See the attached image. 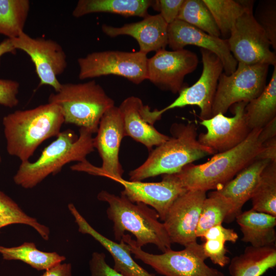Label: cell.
<instances>
[{
	"label": "cell",
	"mask_w": 276,
	"mask_h": 276,
	"mask_svg": "<svg viewBox=\"0 0 276 276\" xmlns=\"http://www.w3.org/2000/svg\"><path fill=\"white\" fill-rule=\"evenodd\" d=\"M261 129L252 130L240 144L214 154L206 163L189 164L172 174L186 190L206 192L219 189L254 161L261 152L262 144L258 137Z\"/></svg>",
	"instance_id": "obj_1"
},
{
	"label": "cell",
	"mask_w": 276,
	"mask_h": 276,
	"mask_svg": "<svg viewBox=\"0 0 276 276\" xmlns=\"http://www.w3.org/2000/svg\"><path fill=\"white\" fill-rule=\"evenodd\" d=\"M97 198L108 203L106 214L113 223L116 240L120 241L124 233L129 232L134 236L135 243L141 248L153 244L162 252L171 249L172 243L154 209L143 203L132 202L121 193L118 196L105 190L100 191Z\"/></svg>",
	"instance_id": "obj_2"
},
{
	"label": "cell",
	"mask_w": 276,
	"mask_h": 276,
	"mask_svg": "<svg viewBox=\"0 0 276 276\" xmlns=\"http://www.w3.org/2000/svg\"><path fill=\"white\" fill-rule=\"evenodd\" d=\"M64 123L59 107L49 102L8 114L3 123L8 153L21 162L29 161L43 142L58 135Z\"/></svg>",
	"instance_id": "obj_3"
},
{
	"label": "cell",
	"mask_w": 276,
	"mask_h": 276,
	"mask_svg": "<svg viewBox=\"0 0 276 276\" xmlns=\"http://www.w3.org/2000/svg\"><path fill=\"white\" fill-rule=\"evenodd\" d=\"M170 131L172 136L151 150L144 163L129 173V180L142 181L159 175L177 173L195 160L215 154L198 142L195 124L175 123Z\"/></svg>",
	"instance_id": "obj_4"
},
{
	"label": "cell",
	"mask_w": 276,
	"mask_h": 276,
	"mask_svg": "<svg viewBox=\"0 0 276 276\" xmlns=\"http://www.w3.org/2000/svg\"><path fill=\"white\" fill-rule=\"evenodd\" d=\"M92 134L84 128H80L78 137L70 129L60 132L37 160L21 162L13 177L14 182L24 189H32L49 175L60 172L65 164L86 160L95 149Z\"/></svg>",
	"instance_id": "obj_5"
},
{
	"label": "cell",
	"mask_w": 276,
	"mask_h": 276,
	"mask_svg": "<svg viewBox=\"0 0 276 276\" xmlns=\"http://www.w3.org/2000/svg\"><path fill=\"white\" fill-rule=\"evenodd\" d=\"M49 103L56 104L65 123L73 124L97 133L104 113L114 105V101L95 80L86 82L61 83L60 89L52 93Z\"/></svg>",
	"instance_id": "obj_6"
},
{
	"label": "cell",
	"mask_w": 276,
	"mask_h": 276,
	"mask_svg": "<svg viewBox=\"0 0 276 276\" xmlns=\"http://www.w3.org/2000/svg\"><path fill=\"white\" fill-rule=\"evenodd\" d=\"M121 240L127 244L135 259L164 276H224L222 272L205 263L207 258L202 245L197 242L188 245L181 250L170 249L156 255L142 250L128 234H124Z\"/></svg>",
	"instance_id": "obj_7"
},
{
	"label": "cell",
	"mask_w": 276,
	"mask_h": 276,
	"mask_svg": "<svg viewBox=\"0 0 276 276\" xmlns=\"http://www.w3.org/2000/svg\"><path fill=\"white\" fill-rule=\"evenodd\" d=\"M269 66L238 63L232 74L227 75L222 73L213 100L212 117L219 113L225 114L236 103L249 102L258 97L267 85Z\"/></svg>",
	"instance_id": "obj_8"
},
{
	"label": "cell",
	"mask_w": 276,
	"mask_h": 276,
	"mask_svg": "<svg viewBox=\"0 0 276 276\" xmlns=\"http://www.w3.org/2000/svg\"><path fill=\"white\" fill-rule=\"evenodd\" d=\"M254 1L237 19L228 39V47L238 63L276 65L275 54L270 42L253 15Z\"/></svg>",
	"instance_id": "obj_9"
},
{
	"label": "cell",
	"mask_w": 276,
	"mask_h": 276,
	"mask_svg": "<svg viewBox=\"0 0 276 276\" xmlns=\"http://www.w3.org/2000/svg\"><path fill=\"white\" fill-rule=\"evenodd\" d=\"M124 136L122 119L118 107L107 110L99 123L94 146L102 160L101 167H97L87 160L72 166L73 171L110 177H122L124 169L119 161V153L121 141Z\"/></svg>",
	"instance_id": "obj_10"
},
{
	"label": "cell",
	"mask_w": 276,
	"mask_h": 276,
	"mask_svg": "<svg viewBox=\"0 0 276 276\" xmlns=\"http://www.w3.org/2000/svg\"><path fill=\"white\" fill-rule=\"evenodd\" d=\"M147 54L140 51L94 52L78 59L80 80L110 75L123 77L135 84L147 80Z\"/></svg>",
	"instance_id": "obj_11"
},
{
	"label": "cell",
	"mask_w": 276,
	"mask_h": 276,
	"mask_svg": "<svg viewBox=\"0 0 276 276\" xmlns=\"http://www.w3.org/2000/svg\"><path fill=\"white\" fill-rule=\"evenodd\" d=\"M200 52L203 64L200 77L192 86L182 88L178 97L168 106L160 110L151 111V116L155 121L159 120L168 110L188 105L199 107L201 120L212 117L213 100L223 67L220 59L212 52L203 49H200Z\"/></svg>",
	"instance_id": "obj_12"
},
{
	"label": "cell",
	"mask_w": 276,
	"mask_h": 276,
	"mask_svg": "<svg viewBox=\"0 0 276 276\" xmlns=\"http://www.w3.org/2000/svg\"><path fill=\"white\" fill-rule=\"evenodd\" d=\"M11 39L16 50L24 51L30 57L40 80L39 86L49 85L55 92L59 91L61 83L57 76L67 65L66 55L61 45L54 40L34 38L25 32Z\"/></svg>",
	"instance_id": "obj_13"
},
{
	"label": "cell",
	"mask_w": 276,
	"mask_h": 276,
	"mask_svg": "<svg viewBox=\"0 0 276 276\" xmlns=\"http://www.w3.org/2000/svg\"><path fill=\"white\" fill-rule=\"evenodd\" d=\"M198 63L197 55L191 51L162 49L148 59L147 80L160 89L179 93L186 87L185 76L192 73Z\"/></svg>",
	"instance_id": "obj_14"
},
{
	"label": "cell",
	"mask_w": 276,
	"mask_h": 276,
	"mask_svg": "<svg viewBox=\"0 0 276 276\" xmlns=\"http://www.w3.org/2000/svg\"><path fill=\"white\" fill-rule=\"evenodd\" d=\"M248 102H241L232 105L234 116L228 117L219 113L200 124L206 129L198 136V142L211 148L215 154L225 152L237 146L248 136L249 127L245 108Z\"/></svg>",
	"instance_id": "obj_15"
},
{
	"label": "cell",
	"mask_w": 276,
	"mask_h": 276,
	"mask_svg": "<svg viewBox=\"0 0 276 276\" xmlns=\"http://www.w3.org/2000/svg\"><path fill=\"white\" fill-rule=\"evenodd\" d=\"M206 192L187 190L172 203L163 222L172 243L185 247L197 242L196 231Z\"/></svg>",
	"instance_id": "obj_16"
},
{
	"label": "cell",
	"mask_w": 276,
	"mask_h": 276,
	"mask_svg": "<svg viewBox=\"0 0 276 276\" xmlns=\"http://www.w3.org/2000/svg\"><path fill=\"white\" fill-rule=\"evenodd\" d=\"M109 179L123 186L121 193L131 202L143 203L154 209L163 221L174 201L187 191L173 174L163 175L162 181L155 182L133 181L123 177Z\"/></svg>",
	"instance_id": "obj_17"
},
{
	"label": "cell",
	"mask_w": 276,
	"mask_h": 276,
	"mask_svg": "<svg viewBox=\"0 0 276 276\" xmlns=\"http://www.w3.org/2000/svg\"><path fill=\"white\" fill-rule=\"evenodd\" d=\"M168 45L172 50L183 49L194 45L209 51L221 60L224 74L229 75L236 69L238 62L230 52L227 40L213 36L183 21L176 19L168 27Z\"/></svg>",
	"instance_id": "obj_18"
},
{
	"label": "cell",
	"mask_w": 276,
	"mask_h": 276,
	"mask_svg": "<svg viewBox=\"0 0 276 276\" xmlns=\"http://www.w3.org/2000/svg\"><path fill=\"white\" fill-rule=\"evenodd\" d=\"M168 25L159 14L148 15L143 19L116 27L103 24L101 28L106 35L114 37L128 35L138 42L139 51L147 54L165 49L168 43Z\"/></svg>",
	"instance_id": "obj_19"
},
{
	"label": "cell",
	"mask_w": 276,
	"mask_h": 276,
	"mask_svg": "<svg viewBox=\"0 0 276 276\" xmlns=\"http://www.w3.org/2000/svg\"><path fill=\"white\" fill-rule=\"evenodd\" d=\"M67 206L78 225V231L91 236L110 254L114 261V270L124 276H156L134 261L127 244L124 241L121 240L119 243L104 236L88 223L74 204L69 203Z\"/></svg>",
	"instance_id": "obj_20"
},
{
	"label": "cell",
	"mask_w": 276,
	"mask_h": 276,
	"mask_svg": "<svg viewBox=\"0 0 276 276\" xmlns=\"http://www.w3.org/2000/svg\"><path fill=\"white\" fill-rule=\"evenodd\" d=\"M142 100L135 96L126 98L118 107L123 122L124 136H130L149 150L167 141L170 136L157 131L142 114Z\"/></svg>",
	"instance_id": "obj_21"
},
{
	"label": "cell",
	"mask_w": 276,
	"mask_h": 276,
	"mask_svg": "<svg viewBox=\"0 0 276 276\" xmlns=\"http://www.w3.org/2000/svg\"><path fill=\"white\" fill-rule=\"evenodd\" d=\"M270 162L268 160L255 159L232 179L216 190L228 200L232 207L231 221L241 213L243 205L251 199L262 172Z\"/></svg>",
	"instance_id": "obj_22"
},
{
	"label": "cell",
	"mask_w": 276,
	"mask_h": 276,
	"mask_svg": "<svg viewBox=\"0 0 276 276\" xmlns=\"http://www.w3.org/2000/svg\"><path fill=\"white\" fill-rule=\"evenodd\" d=\"M235 219L242 233L243 242L257 247L275 245L276 216L251 209L241 212Z\"/></svg>",
	"instance_id": "obj_23"
},
{
	"label": "cell",
	"mask_w": 276,
	"mask_h": 276,
	"mask_svg": "<svg viewBox=\"0 0 276 276\" xmlns=\"http://www.w3.org/2000/svg\"><path fill=\"white\" fill-rule=\"evenodd\" d=\"M228 264L231 276H262L276 266L275 246H247L242 254L230 260Z\"/></svg>",
	"instance_id": "obj_24"
},
{
	"label": "cell",
	"mask_w": 276,
	"mask_h": 276,
	"mask_svg": "<svg viewBox=\"0 0 276 276\" xmlns=\"http://www.w3.org/2000/svg\"><path fill=\"white\" fill-rule=\"evenodd\" d=\"M153 1L150 0H79L72 12L75 17L99 12L124 16L145 17Z\"/></svg>",
	"instance_id": "obj_25"
},
{
	"label": "cell",
	"mask_w": 276,
	"mask_h": 276,
	"mask_svg": "<svg viewBox=\"0 0 276 276\" xmlns=\"http://www.w3.org/2000/svg\"><path fill=\"white\" fill-rule=\"evenodd\" d=\"M245 114L250 129H261L276 118V65L262 93L246 104Z\"/></svg>",
	"instance_id": "obj_26"
},
{
	"label": "cell",
	"mask_w": 276,
	"mask_h": 276,
	"mask_svg": "<svg viewBox=\"0 0 276 276\" xmlns=\"http://www.w3.org/2000/svg\"><path fill=\"white\" fill-rule=\"evenodd\" d=\"M0 254L5 260L21 261L37 270H48L61 263L66 258L56 252L39 250L34 242H25L21 245L7 247L0 245Z\"/></svg>",
	"instance_id": "obj_27"
},
{
	"label": "cell",
	"mask_w": 276,
	"mask_h": 276,
	"mask_svg": "<svg viewBox=\"0 0 276 276\" xmlns=\"http://www.w3.org/2000/svg\"><path fill=\"white\" fill-rule=\"evenodd\" d=\"M232 207L228 200L216 191L211 192L203 201L196 231L197 238H202L210 228L231 222Z\"/></svg>",
	"instance_id": "obj_28"
},
{
	"label": "cell",
	"mask_w": 276,
	"mask_h": 276,
	"mask_svg": "<svg viewBox=\"0 0 276 276\" xmlns=\"http://www.w3.org/2000/svg\"><path fill=\"white\" fill-rule=\"evenodd\" d=\"M30 8L29 0H0V35L13 39L24 32Z\"/></svg>",
	"instance_id": "obj_29"
},
{
	"label": "cell",
	"mask_w": 276,
	"mask_h": 276,
	"mask_svg": "<svg viewBox=\"0 0 276 276\" xmlns=\"http://www.w3.org/2000/svg\"><path fill=\"white\" fill-rule=\"evenodd\" d=\"M201 238L205 240L202 245L207 258L221 267L229 264L230 259L226 255L228 251L225 247V243L236 242L238 235L234 229L225 228L221 224L218 225L208 229Z\"/></svg>",
	"instance_id": "obj_30"
},
{
	"label": "cell",
	"mask_w": 276,
	"mask_h": 276,
	"mask_svg": "<svg viewBox=\"0 0 276 276\" xmlns=\"http://www.w3.org/2000/svg\"><path fill=\"white\" fill-rule=\"evenodd\" d=\"M250 199L253 210L276 216V162L264 169Z\"/></svg>",
	"instance_id": "obj_31"
},
{
	"label": "cell",
	"mask_w": 276,
	"mask_h": 276,
	"mask_svg": "<svg viewBox=\"0 0 276 276\" xmlns=\"http://www.w3.org/2000/svg\"><path fill=\"white\" fill-rule=\"evenodd\" d=\"M211 12L220 35L228 38L238 18L251 1L203 0Z\"/></svg>",
	"instance_id": "obj_32"
},
{
	"label": "cell",
	"mask_w": 276,
	"mask_h": 276,
	"mask_svg": "<svg viewBox=\"0 0 276 276\" xmlns=\"http://www.w3.org/2000/svg\"><path fill=\"white\" fill-rule=\"evenodd\" d=\"M14 224H22L33 228L45 241L49 239L50 231L46 225L27 215L10 197L0 191V233L3 227Z\"/></svg>",
	"instance_id": "obj_33"
},
{
	"label": "cell",
	"mask_w": 276,
	"mask_h": 276,
	"mask_svg": "<svg viewBox=\"0 0 276 276\" xmlns=\"http://www.w3.org/2000/svg\"><path fill=\"white\" fill-rule=\"evenodd\" d=\"M177 19L213 36H221L214 18L203 0H184Z\"/></svg>",
	"instance_id": "obj_34"
},
{
	"label": "cell",
	"mask_w": 276,
	"mask_h": 276,
	"mask_svg": "<svg viewBox=\"0 0 276 276\" xmlns=\"http://www.w3.org/2000/svg\"><path fill=\"white\" fill-rule=\"evenodd\" d=\"M253 15L258 24L265 32L271 46L276 50V1L260 2Z\"/></svg>",
	"instance_id": "obj_35"
},
{
	"label": "cell",
	"mask_w": 276,
	"mask_h": 276,
	"mask_svg": "<svg viewBox=\"0 0 276 276\" xmlns=\"http://www.w3.org/2000/svg\"><path fill=\"white\" fill-rule=\"evenodd\" d=\"M184 0L153 1L152 7L159 12L165 22L169 25L177 19Z\"/></svg>",
	"instance_id": "obj_36"
},
{
	"label": "cell",
	"mask_w": 276,
	"mask_h": 276,
	"mask_svg": "<svg viewBox=\"0 0 276 276\" xmlns=\"http://www.w3.org/2000/svg\"><path fill=\"white\" fill-rule=\"evenodd\" d=\"M19 83L11 79H0V104L8 107L17 106Z\"/></svg>",
	"instance_id": "obj_37"
},
{
	"label": "cell",
	"mask_w": 276,
	"mask_h": 276,
	"mask_svg": "<svg viewBox=\"0 0 276 276\" xmlns=\"http://www.w3.org/2000/svg\"><path fill=\"white\" fill-rule=\"evenodd\" d=\"M90 276H124L106 262L103 252H94L89 262Z\"/></svg>",
	"instance_id": "obj_38"
},
{
	"label": "cell",
	"mask_w": 276,
	"mask_h": 276,
	"mask_svg": "<svg viewBox=\"0 0 276 276\" xmlns=\"http://www.w3.org/2000/svg\"><path fill=\"white\" fill-rule=\"evenodd\" d=\"M255 159L268 160L276 162V137H274L262 144L261 152Z\"/></svg>",
	"instance_id": "obj_39"
},
{
	"label": "cell",
	"mask_w": 276,
	"mask_h": 276,
	"mask_svg": "<svg viewBox=\"0 0 276 276\" xmlns=\"http://www.w3.org/2000/svg\"><path fill=\"white\" fill-rule=\"evenodd\" d=\"M40 276H73L71 263H60L45 271Z\"/></svg>",
	"instance_id": "obj_40"
},
{
	"label": "cell",
	"mask_w": 276,
	"mask_h": 276,
	"mask_svg": "<svg viewBox=\"0 0 276 276\" xmlns=\"http://www.w3.org/2000/svg\"><path fill=\"white\" fill-rule=\"evenodd\" d=\"M274 137H276V118L261 128L258 137L259 141L263 144L264 142Z\"/></svg>",
	"instance_id": "obj_41"
},
{
	"label": "cell",
	"mask_w": 276,
	"mask_h": 276,
	"mask_svg": "<svg viewBox=\"0 0 276 276\" xmlns=\"http://www.w3.org/2000/svg\"><path fill=\"white\" fill-rule=\"evenodd\" d=\"M16 50L14 47L11 39L7 38L0 43V64L1 58L7 53H14Z\"/></svg>",
	"instance_id": "obj_42"
},
{
	"label": "cell",
	"mask_w": 276,
	"mask_h": 276,
	"mask_svg": "<svg viewBox=\"0 0 276 276\" xmlns=\"http://www.w3.org/2000/svg\"><path fill=\"white\" fill-rule=\"evenodd\" d=\"M0 161H1V157H0Z\"/></svg>",
	"instance_id": "obj_43"
}]
</instances>
